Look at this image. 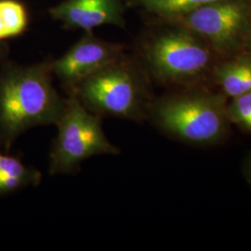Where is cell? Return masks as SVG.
I'll list each match as a JSON object with an SVG mask.
<instances>
[{
	"label": "cell",
	"instance_id": "cell-1",
	"mask_svg": "<svg viewBox=\"0 0 251 251\" xmlns=\"http://www.w3.org/2000/svg\"><path fill=\"white\" fill-rule=\"evenodd\" d=\"M228 100L214 88L171 90L155 97L147 121L160 133L196 147L225 144L232 134Z\"/></svg>",
	"mask_w": 251,
	"mask_h": 251
},
{
	"label": "cell",
	"instance_id": "cell-2",
	"mask_svg": "<svg viewBox=\"0 0 251 251\" xmlns=\"http://www.w3.org/2000/svg\"><path fill=\"white\" fill-rule=\"evenodd\" d=\"M50 64L9 67L0 74V146L37 126L56 125L67 99L55 90Z\"/></svg>",
	"mask_w": 251,
	"mask_h": 251
},
{
	"label": "cell",
	"instance_id": "cell-3",
	"mask_svg": "<svg viewBox=\"0 0 251 251\" xmlns=\"http://www.w3.org/2000/svg\"><path fill=\"white\" fill-rule=\"evenodd\" d=\"M142 57L148 76L171 90L213 88L211 75L220 59L205 40L183 27L146 40Z\"/></svg>",
	"mask_w": 251,
	"mask_h": 251
},
{
	"label": "cell",
	"instance_id": "cell-4",
	"mask_svg": "<svg viewBox=\"0 0 251 251\" xmlns=\"http://www.w3.org/2000/svg\"><path fill=\"white\" fill-rule=\"evenodd\" d=\"M149 76L123 56L92 74L70 92L91 113L142 123L147 121L154 96Z\"/></svg>",
	"mask_w": 251,
	"mask_h": 251
},
{
	"label": "cell",
	"instance_id": "cell-5",
	"mask_svg": "<svg viewBox=\"0 0 251 251\" xmlns=\"http://www.w3.org/2000/svg\"><path fill=\"white\" fill-rule=\"evenodd\" d=\"M50 153V175L73 174L82 162L100 154H118L120 150L108 140L101 117L91 113L70 94Z\"/></svg>",
	"mask_w": 251,
	"mask_h": 251
},
{
	"label": "cell",
	"instance_id": "cell-6",
	"mask_svg": "<svg viewBox=\"0 0 251 251\" xmlns=\"http://www.w3.org/2000/svg\"><path fill=\"white\" fill-rule=\"evenodd\" d=\"M205 40L220 59L244 50L251 24V0H220L174 19Z\"/></svg>",
	"mask_w": 251,
	"mask_h": 251
},
{
	"label": "cell",
	"instance_id": "cell-7",
	"mask_svg": "<svg viewBox=\"0 0 251 251\" xmlns=\"http://www.w3.org/2000/svg\"><path fill=\"white\" fill-rule=\"evenodd\" d=\"M122 48L88 34L50 63L54 74L71 92L81 81L121 58Z\"/></svg>",
	"mask_w": 251,
	"mask_h": 251
},
{
	"label": "cell",
	"instance_id": "cell-8",
	"mask_svg": "<svg viewBox=\"0 0 251 251\" xmlns=\"http://www.w3.org/2000/svg\"><path fill=\"white\" fill-rule=\"evenodd\" d=\"M50 13L68 27L86 31L123 23L122 8L117 0H64L50 9Z\"/></svg>",
	"mask_w": 251,
	"mask_h": 251
},
{
	"label": "cell",
	"instance_id": "cell-9",
	"mask_svg": "<svg viewBox=\"0 0 251 251\" xmlns=\"http://www.w3.org/2000/svg\"><path fill=\"white\" fill-rule=\"evenodd\" d=\"M212 86L228 100L251 91V53L243 50L219 59L212 70Z\"/></svg>",
	"mask_w": 251,
	"mask_h": 251
},
{
	"label": "cell",
	"instance_id": "cell-10",
	"mask_svg": "<svg viewBox=\"0 0 251 251\" xmlns=\"http://www.w3.org/2000/svg\"><path fill=\"white\" fill-rule=\"evenodd\" d=\"M41 179L42 174L36 169L0 151V196L28 186H36Z\"/></svg>",
	"mask_w": 251,
	"mask_h": 251
},
{
	"label": "cell",
	"instance_id": "cell-11",
	"mask_svg": "<svg viewBox=\"0 0 251 251\" xmlns=\"http://www.w3.org/2000/svg\"><path fill=\"white\" fill-rule=\"evenodd\" d=\"M220 0H135V5L163 17L176 19Z\"/></svg>",
	"mask_w": 251,
	"mask_h": 251
},
{
	"label": "cell",
	"instance_id": "cell-12",
	"mask_svg": "<svg viewBox=\"0 0 251 251\" xmlns=\"http://www.w3.org/2000/svg\"><path fill=\"white\" fill-rule=\"evenodd\" d=\"M25 8L16 0H0V40L21 35L27 26Z\"/></svg>",
	"mask_w": 251,
	"mask_h": 251
},
{
	"label": "cell",
	"instance_id": "cell-13",
	"mask_svg": "<svg viewBox=\"0 0 251 251\" xmlns=\"http://www.w3.org/2000/svg\"><path fill=\"white\" fill-rule=\"evenodd\" d=\"M227 116L232 126L251 135V91L228 100Z\"/></svg>",
	"mask_w": 251,
	"mask_h": 251
},
{
	"label": "cell",
	"instance_id": "cell-14",
	"mask_svg": "<svg viewBox=\"0 0 251 251\" xmlns=\"http://www.w3.org/2000/svg\"><path fill=\"white\" fill-rule=\"evenodd\" d=\"M243 176L251 187V150L244 158L242 165Z\"/></svg>",
	"mask_w": 251,
	"mask_h": 251
},
{
	"label": "cell",
	"instance_id": "cell-15",
	"mask_svg": "<svg viewBox=\"0 0 251 251\" xmlns=\"http://www.w3.org/2000/svg\"><path fill=\"white\" fill-rule=\"evenodd\" d=\"M244 50L251 53V26H250V30H249V33H248V36H247V39H246Z\"/></svg>",
	"mask_w": 251,
	"mask_h": 251
}]
</instances>
